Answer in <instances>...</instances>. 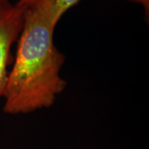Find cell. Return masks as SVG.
Instances as JSON below:
<instances>
[{
    "label": "cell",
    "instance_id": "cell-5",
    "mask_svg": "<svg viewBox=\"0 0 149 149\" xmlns=\"http://www.w3.org/2000/svg\"><path fill=\"white\" fill-rule=\"evenodd\" d=\"M19 1H20L21 3H26L27 5H29L33 0H19Z\"/></svg>",
    "mask_w": 149,
    "mask_h": 149
},
{
    "label": "cell",
    "instance_id": "cell-4",
    "mask_svg": "<svg viewBox=\"0 0 149 149\" xmlns=\"http://www.w3.org/2000/svg\"><path fill=\"white\" fill-rule=\"evenodd\" d=\"M129 2H132V3H138L140 5L143 6L144 9V13H145V15H147V17H148L149 14V0H128Z\"/></svg>",
    "mask_w": 149,
    "mask_h": 149
},
{
    "label": "cell",
    "instance_id": "cell-3",
    "mask_svg": "<svg viewBox=\"0 0 149 149\" xmlns=\"http://www.w3.org/2000/svg\"><path fill=\"white\" fill-rule=\"evenodd\" d=\"M80 0H33L32 5L57 25L65 13Z\"/></svg>",
    "mask_w": 149,
    "mask_h": 149
},
{
    "label": "cell",
    "instance_id": "cell-2",
    "mask_svg": "<svg viewBox=\"0 0 149 149\" xmlns=\"http://www.w3.org/2000/svg\"><path fill=\"white\" fill-rule=\"evenodd\" d=\"M27 6L20 1L12 4L8 0L0 5V99L5 91L12 47L20 34Z\"/></svg>",
    "mask_w": 149,
    "mask_h": 149
},
{
    "label": "cell",
    "instance_id": "cell-1",
    "mask_svg": "<svg viewBox=\"0 0 149 149\" xmlns=\"http://www.w3.org/2000/svg\"><path fill=\"white\" fill-rule=\"evenodd\" d=\"M56 27L42 12L27 6L3 97L7 114L50 108L65 91L67 83L61 70L65 58L54 42Z\"/></svg>",
    "mask_w": 149,
    "mask_h": 149
},
{
    "label": "cell",
    "instance_id": "cell-6",
    "mask_svg": "<svg viewBox=\"0 0 149 149\" xmlns=\"http://www.w3.org/2000/svg\"><path fill=\"white\" fill-rule=\"evenodd\" d=\"M5 1H7V0H0V5H1V4H2L3 3H4Z\"/></svg>",
    "mask_w": 149,
    "mask_h": 149
}]
</instances>
